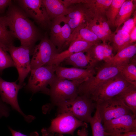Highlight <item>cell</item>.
I'll return each mask as SVG.
<instances>
[{
	"instance_id": "cell-1",
	"label": "cell",
	"mask_w": 136,
	"mask_h": 136,
	"mask_svg": "<svg viewBox=\"0 0 136 136\" xmlns=\"http://www.w3.org/2000/svg\"><path fill=\"white\" fill-rule=\"evenodd\" d=\"M1 17L12 36L20 41L21 45L33 50L41 34L23 11L12 4L8 7L6 15Z\"/></svg>"
},
{
	"instance_id": "cell-2",
	"label": "cell",
	"mask_w": 136,
	"mask_h": 136,
	"mask_svg": "<svg viewBox=\"0 0 136 136\" xmlns=\"http://www.w3.org/2000/svg\"><path fill=\"white\" fill-rule=\"evenodd\" d=\"M56 106L57 107L58 114L69 113L81 121L89 123L96 103L86 96L78 95L74 99L64 101Z\"/></svg>"
},
{
	"instance_id": "cell-3",
	"label": "cell",
	"mask_w": 136,
	"mask_h": 136,
	"mask_svg": "<svg viewBox=\"0 0 136 136\" xmlns=\"http://www.w3.org/2000/svg\"><path fill=\"white\" fill-rule=\"evenodd\" d=\"M124 66L103 64L98 66L95 75L88 78L80 85L78 88V95L90 98L94 91L104 82L120 73Z\"/></svg>"
},
{
	"instance_id": "cell-4",
	"label": "cell",
	"mask_w": 136,
	"mask_h": 136,
	"mask_svg": "<svg viewBox=\"0 0 136 136\" xmlns=\"http://www.w3.org/2000/svg\"><path fill=\"white\" fill-rule=\"evenodd\" d=\"M85 80L70 81L60 78L55 75L49 85L48 95L52 104L56 106L59 103L77 97L78 95V87Z\"/></svg>"
},
{
	"instance_id": "cell-5",
	"label": "cell",
	"mask_w": 136,
	"mask_h": 136,
	"mask_svg": "<svg viewBox=\"0 0 136 136\" xmlns=\"http://www.w3.org/2000/svg\"><path fill=\"white\" fill-rule=\"evenodd\" d=\"M81 127L87 128V123L81 121L71 114L63 113L57 114L51 121L50 126L42 130L43 136H63V134L74 135L77 128Z\"/></svg>"
},
{
	"instance_id": "cell-6",
	"label": "cell",
	"mask_w": 136,
	"mask_h": 136,
	"mask_svg": "<svg viewBox=\"0 0 136 136\" xmlns=\"http://www.w3.org/2000/svg\"><path fill=\"white\" fill-rule=\"evenodd\" d=\"M56 65L43 66L31 70L30 76L25 88L33 94L41 92L48 95L50 85L55 76Z\"/></svg>"
},
{
	"instance_id": "cell-7",
	"label": "cell",
	"mask_w": 136,
	"mask_h": 136,
	"mask_svg": "<svg viewBox=\"0 0 136 136\" xmlns=\"http://www.w3.org/2000/svg\"><path fill=\"white\" fill-rule=\"evenodd\" d=\"M131 84L120 73L104 82L90 98L96 103L104 101L116 96Z\"/></svg>"
},
{
	"instance_id": "cell-8",
	"label": "cell",
	"mask_w": 136,
	"mask_h": 136,
	"mask_svg": "<svg viewBox=\"0 0 136 136\" xmlns=\"http://www.w3.org/2000/svg\"><path fill=\"white\" fill-rule=\"evenodd\" d=\"M7 50L14 62L18 74V84L24 86V81L31 71L30 55L33 51L30 48L21 45L16 47L12 45Z\"/></svg>"
},
{
	"instance_id": "cell-9",
	"label": "cell",
	"mask_w": 136,
	"mask_h": 136,
	"mask_svg": "<svg viewBox=\"0 0 136 136\" xmlns=\"http://www.w3.org/2000/svg\"><path fill=\"white\" fill-rule=\"evenodd\" d=\"M59 53L56 46L45 35L34 48L30 61L31 70L48 65L55 55Z\"/></svg>"
},
{
	"instance_id": "cell-10",
	"label": "cell",
	"mask_w": 136,
	"mask_h": 136,
	"mask_svg": "<svg viewBox=\"0 0 136 136\" xmlns=\"http://www.w3.org/2000/svg\"><path fill=\"white\" fill-rule=\"evenodd\" d=\"M20 7L27 16L32 19L42 27L51 25L50 19L42 0H19L17 1Z\"/></svg>"
},
{
	"instance_id": "cell-11",
	"label": "cell",
	"mask_w": 136,
	"mask_h": 136,
	"mask_svg": "<svg viewBox=\"0 0 136 136\" xmlns=\"http://www.w3.org/2000/svg\"><path fill=\"white\" fill-rule=\"evenodd\" d=\"M96 103L102 124L125 115L133 114L131 111L116 96Z\"/></svg>"
},
{
	"instance_id": "cell-12",
	"label": "cell",
	"mask_w": 136,
	"mask_h": 136,
	"mask_svg": "<svg viewBox=\"0 0 136 136\" xmlns=\"http://www.w3.org/2000/svg\"><path fill=\"white\" fill-rule=\"evenodd\" d=\"M23 86L17 84L16 82L6 81L0 77V97L2 100L5 103L10 105L12 109L22 116L27 122H30L34 119L35 117L25 115L20 108L18 102V93Z\"/></svg>"
},
{
	"instance_id": "cell-13",
	"label": "cell",
	"mask_w": 136,
	"mask_h": 136,
	"mask_svg": "<svg viewBox=\"0 0 136 136\" xmlns=\"http://www.w3.org/2000/svg\"><path fill=\"white\" fill-rule=\"evenodd\" d=\"M65 17L72 32L80 26L87 25L93 17L92 13L81 2L69 7L68 12Z\"/></svg>"
},
{
	"instance_id": "cell-14",
	"label": "cell",
	"mask_w": 136,
	"mask_h": 136,
	"mask_svg": "<svg viewBox=\"0 0 136 136\" xmlns=\"http://www.w3.org/2000/svg\"><path fill=\"white\" fill-rule=\"evenodd\" d=\"M136 117L127 114L105 122L103 123L105 131L118 133L135 131Z\"/></svg>"
},
{
	"instance_id": "cell-15",
	"label": "cell",
	"mask_w": 136,
	"mask_h": 136,
	"mask_svg": "<svg viewBox=\"0 0 136 136\" xmlns=\"http://www.w3.org/2000/svg\"><path fill=\"white\" fill-rule=\"evenodd\" d=\"M96 73L95 68L81 69L75 67H67L57 66L55 74L58 77L70 81L85 80L95 75Z\"/></svg>"
},
{
	"instance_id": "cell-16",
	"label": "cell",
	"mask_w": 136,
	"mask_h": 136,
	"mask_svg": "<svg viewBox=\"0 0 136 136\" xmlns=\"http://www.w3.org/2000/svg\"><path fill=\"white\" fill-rule=\"evenodd\" d=\"M85 51L96 67L100 62H106L114 55L111 46L107 43L96 44Z\"/></svg>"
},
{
	"instance_id": "cell-17",
	"label": "cell",
	"mask_w": 136,
	"mask_h": 136,
	"mask_svg": "<svg viewBox=\"0 0 136 136\" xmlns=\"http://www.w3.org/2000/svg\"><path fill=\"white\" fill-rule=\"evenodd\" d=\"M95 44L82 40L74 41L70 44L67 49L56 55L48 65H60V63L72 54L76 53L85 51Z\"/></svg>"
},
{
	"instance_id": "cell-18",
	"label": "cell",
	"mask_w": 136,
	"mask_h": 136,
	"mask_svg": "<svg viewBox=\"0 0 136 136\" xmlns=\"http://www.w3.org/2000/svg\"><path fill=\"white\" fill-rule=\"evenodd\" d=\"M82 40L96 44L101 41L97 36L87 27V25L80 26L74 29L65 44L63 48L69 46L72 42L76 40Z\"/></svg>"
},
{
	"instance_id": "cell-19",
	"label": "cell",
	"mask_w": 136,
	"mask_h": 136,
	"mask_svg": "<svg viewBox=\"0 0 136 136\" xmlns=\"http://www.w3.org/2000/svg\"><path fill=\"white\" fill-rule=\"evenodd\" d=\"M51 21L58 17L65 16L69 6L66 0H42Z\"/></svg>"
},
{
	"instance_id": "cell-20",
	"label": "cell",
	"mask_w": 136,
	"mask_h": 136,
	"mask_svg": "<svg viewBox=\"0 0 136 136\" xmlns=\"http://www.w3.org/2000/svg\"><path fill=\"white\" fill-rule=\"evenodd\" d=\"M136 53V43L120 50L108 61L103 63L105 65H125L130 63Z\"/></svg>"
},
{
	"instance_id": "cell-21",
	"label": "cell",
	"mask_w": 136,
	"mask_h": 136,
	"mask_svg": "<svg viewBox=\"0 0 136 136\" xmlns=\"http://www.w3.org/2000/svg\"><path fill=\"white\" fill-rule=\"evenodd\" d=\"M63 62L65 64L81 69L96 67L89 55L86 51L74 53Z\"/></svg>"
},
{
	"instance_id": "cell-22",
	"label": "cell",
	"mask_w": 136,
	"mask_h": 136,
	"mask_svg": "<svg viewBox=\"0 0 136 136\" xmlns=\"http://www.w3.org/2000/svg\"><path fill=\"white\" fill-rule=\"evenodd\" d=\"M116 96L136 116V85L130 84Z\"/></svg>"
},
{
	"instance_id": "cell-23",
	"label": "cell",
	"mask_w": 136,
	"mask_h": 136,
	"mask_svg": "<svg viewBox=\"0 0 136 136\" xmlns=\"http://www.w3.org/2000/svg\"><path fill=\"white\" fill-rule=\"evenodd\" d=\"M136 0H125L122 5L115 21L116 30L119 28L125 21L130 18L135 11Z\"/></svg>"
},
{
	"instance_id": "cell-24",
	"label": "cell",
	"mask_w": 136,
	"mask_h": 136,
	"mask_svg": "<svg viewBox=\"0 0 136 136\" xmlns=\"http://www.w3.org/2000/svg\"><path fill=\"white\" fill-rule=\"evenodd\" d=\"M112 0H82L81 3L92 13L96 15L106 16V12Z\"/></svg>"
},
{
	"instance_id": "cell-25",
	"label": "cell",
	"mask_w": 136,
	"mask_h": 136,
	"mask_svg": "<svg viewBox=\"0 0 136 136\" xmlns=\"http://www.w3.org/2000/svg\"><path fill=\"white\" fill-rule=\"evenodd\" d=\"M111 42L112 43L111 46L113 51L116 53L132 44L130 42L129 34L120 28L113 33Z\"/></svg>"
},
{
	"instance_id": "cell-26",
	"label": "cell",
	"mask_w": 136,
	"mask_h": 136,
	"mask_svg": "<svg viewBox=\"0 0 136 136\" xmlns=\"http://www.w3.org/2000/svg\"><path fill=\"white\" fill-rule=\"evenodd\" d=\"M64 16H60L52 20L50 26V31L49 39L57 49L62 31V24Z\"/></svg>"
},
{
	"instance_id": "cell-27",
	"label": "cell",
	"mask_w": 136,
	"mask_h": 136,
	"mask_svg": "<svg viewBox=\"0 0 136 136\" xmlns=\"http://www.w3.org/2000/svg\"><path fill=\"white\" fill-rule=\"evenodd\" d=\"M125 0H112V2L106 11L105 15L110 26H114L116 17L120 8Z\"/></svg>"
},
{
	"instance_id": "cell-28",
	"label": "cell",
	"mask_w": 136,
	"mask_h": 136,
	"mask_svg": "<svg viewBox=\"0 0 136 136\" xmlns=\"http://www.w3.org/2000/svg\"><path fill=\"white\" fill-rule=\"evenodd\" d=\"M95 113L90 120L92 136H104V127L100 117L98 108L96 106Z\"/></svg>"
},
{
	"instance_id": "cell-29",
	"label": "cell",
	"mask_w": 136,
	"mask_h": 136,
	"mask_svg": "<svg viewBox=\"0 0 136 136\" xmlns=\"http://www.w3.org/2000/svg\"><path fill=\"white\" fill-rule=\"evenodd\" d=\"M87 26L102 42H111V38L106 33L101 25L93 17L87 23Z\"/></svg>"
},
{
	"instance_id": "cell-30",
	"label": "cell",
	"mask_w": 136,
	"mask_h": 136,
	"mask_svg": "<svg viewBox=\"0 0 136 136\" xmlns=\"http://www.w3.org/2000/svg\"><path fill=\"white\" fill-rule=\"evenodd\" d=\"M15 67L13 61L5 46L0 42V74L5 69Z\"/></svg>"
},
{
	"instance_id": "cell-31",
	"label": "cell",
	"mask_w": 136,
	"mask_h": 136,
	"mask_svg": "<svg viewBox=\"0 0 136 136\" xmlns=\"http://www.w3.org/2000/svg\"><path fill=\"white\" fill-rule=\"evenodd\" d=\"M125 65L120 72L121 74L128 82L132 84L136 85V65L135 60Z\"/></svg>"
},
{
	"instance_id": "cell-32",
	"label": "cell",
	"mask_w": 136,
	"mask_h": 136,
	"mask_svg": "<svg viewBox=\"0 0 136 136\" xmlns=\"http://www.w3.org/2000/svg\"><path fill=\"white\" fill-rule=\"evenodd\" d=\"M14 38L0 17V42L7 49L10 46L13 45Z\"/></svg>"
},
{
	"instance_id": "cell-33",
	"label": "cell",
	"mask_w": 136,
	"mask_h": 136,
	"mask_svg": "<svg viewBox=\"0 0 136 136\" xmlns=\"http://www.w3.org/2000/svg\"><path fill=\"white\" fill-rule=\"evenodd\" d=\"M133 17L125 21L121 28L124 31L129 33L131 30L136 26V11L133 14Z\"/></svg>"
},
{
	"instance_id": "cell-34",
	"label": "cell",
	"mask_w": 136,
	"mask_h": 136,
	"mask_svg": "<svg viewBox=\"0 0 136 136\" xmlns=\"http://www.w3.org/2000/svg\"><path fill=\"white\" fill-rule=\"evenodd\" d=\"M9 107L2 100L0 97V118L2 117H7L9 115Z\"/></svg>"
},
{
	"instance_id": "cell-35",
	"label": "cell",
	"mask_w": 136,
	"mask_h": 136,
	"mask_svg": "<svg viewBox=\"0 0 136 136\" xmlns=\"http://www.w3.org/2000/svg\"><path fill=\"white\" fill-rule=\"evenodd\" d=\"M104 136H136V131L122 133H110L105 131Z\"/></svg>"
},
{
	"instance_id": "cell-36",
	"label": "cell",
	"mask_w": 136,
	"mask_h": 136,
	"mask_svg": "<svg viewBox=\"0 0 136 136\" xmlns=\"http://www.w3.org/2000/svg\"><path fill=\"white\" fill-rule=\"evenodd\" d=\"M10 0H0V14L2 13L7 7L12 4Z\"/></svg>"
},
{
	"instance_id": "cell-37",
	"label": "cell",
	"mask_w": 136,
	"mask_h": 136,
	"mask_svg": "<svg viewBox=\"0 0 136 136\" xmlns=\"http://www.w3.org/2000/svg\"><path fill=\"white\" fill-rule=\"evenodd\" d=\"M9 129L11 133L12 136H39V134L36 131L32 132L29 135H27L22 134L19 131L14 130L10 127H9Z\"/></svg>"
},
{
	"instance_id": "cell-38",
	"label": "cell",
	"mask_w": 136,
	"mask_h": 136,
	"mask_svg": "<svg viewBox=\"0 0 136 136\" xmlns=\"http://www.w3.org/2000/svg\"><path fill=\"white\" fill-rule=\"evenodd\" d=\"M129 34L130 43L133 44L136 41V26L131 30Z\"/></svg>"
},
{
	"instance_id": "cell-39",
	"label": "cell",
	"mask_w": 136,
	"mask_h": 136,
	"mask_svg": "<svg viewBox=\"0 0 136 136\" xmlns=\"http://www.w3.org/2000/svg\"><path fill=\"white\" fill-rule=\"evenodd\" d=\"M87 128L82 127L81 129L79 130L77 132L78 136H87L88 135Z\"/></svg>"
}]
</instances>
